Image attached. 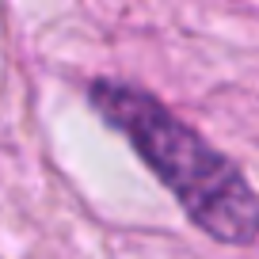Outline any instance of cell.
Masks as SVG:
<instances>
[{
	"label": "cell",
	"mask_w": 259,
	"mask_h": 259,
	"mask_svg": "<svg viewBox=\"0 0 259 259\" xmlns=\"http://www.w3.org/2000/svg\"><path fill=\"white\" fill-rule=\"evenodd\" d=\"M88 99L99 118L138 149V156L206 236L236 248L259 236V198L240 168L179 122L160 99L122 80H96Z\"/></svg>",
	"instance_id": "1"
}]
</instances>
